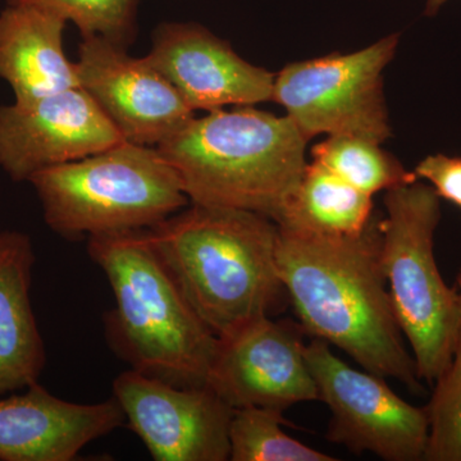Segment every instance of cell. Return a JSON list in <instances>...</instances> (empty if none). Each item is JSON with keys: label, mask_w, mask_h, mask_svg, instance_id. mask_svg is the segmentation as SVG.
Wrapping results in <instances>:
<instances>
[{"label": "cell", "mask_w": 461, "mask_h": 461, "mask_svg": "<svg viewBox=\"0 0 461 461\" xmlns=\"http://www.w3.org/2000/svg\"><path fill=\"white\" fill-rule=\"evenodd\" d=\"M379 244L375 222L355 236L278 226V275L306 333L341 348L364 371L421 393L382 271Z\"/></svg>", "instance_id": "obj_1"}, {"label": "cell", "mask_w": 461, "mask_h": 461, "mask_svg": "<svg viewBox=\"0 0 461 461\" xmlns=\"http://www.w3.org/2000/svg\"><path fill=\"white\" fill-rule=\"evenodd\" d=\"M147 232L189 304L218 338L286 305L276 262L278 226L271 218L193 204Z\"/></svg>", "instance_id": "obj_2"}, {"label": "cell", "mask_w": 461, "mask_h": 461, "mask_svg": "<svg viewBox=\"0 0 461 461\" xmlns=\"http://www.w3.org/2000/svg\"><path fill=\"white\" fill-rule=\"evenodd\" d=\"M87 253L113 291L114 308L104 314L112 351L172 386H208L218 336L189 304L147 230L91 236Z\"/></svg>", "instance_id": "obj_3"}, {"label": "cell", "mask_w": 461, "mask_h": 461, "mask_svg": "<svg viewBox=\"0 0 461 461\" xmlns=\"http://www.w3.org/2000/svg\"><path fill=\"white\" fill-rule=\"evenodd\" d=\"M308 141L288 115L238 107L194 117L157 149L193 204L276 221L308 165Z\"/></svg>", "instance_id": "obj_4"}, {"label": "cell", "mask_w": 461, "mask_h": 461, "mask_svg": "<svg viewBox=\"0 0 461 461\" xmlns=\"http://www.w3.org/2000/svg\"><path fill=\"white\" fill-rule=\"evenodd\" d=\"M45 223L67 240L148 230L189 205L177 172L156 147L123 141L29 180Z\"/></svg>", "instance_id": "obj_5"}, {"label": "cell", "mask_w": 461, "mask_h": 461, "mask_svg": "<svg viewBox=\"0 0 461 461\" xmlns=\"http://www.w3.org/2000/svg\"><path fill=\"white\" fill-rule=\"evenodd\" d=\"M441 198L414 181L387 190L386 217L378 223L379 257L403 338L418 375L433 384L454 362L459 299L447 286L435 257Z\"/></svg>", "instance_id": "obj_6"}, {"label": "cell", "mask_w": 461, "mask_h": 461, "mask_svg": "<svg viewBox=\"0 0 461 461\" xmlns=\"http://www.w3.org/2000/svg\"><path fill=\"white\" fill-rule=\"evenodd\" d=\"M399 39L393 33L354 53L291 63L276 75L272 100L308 140L327 133L382 144L391 136L384 71Z\"/></svg>", "instance_id": "obj_7"}, {"label": "cell", "mask_w": 461, "mask_h": 461, "mask_svg": "<svg viewBox=\"0 0 461 461\" xmlns=\"http://www.w3.org/2000/svg\"><path fill=\"white\" fill-rule=\"evenodd\" d=\"M305 357L321 402L330 411L327 439L355 455L386 461H423L429 442L427 408L411 405L381 375L357 371L314 339Z\"/></svg>", "instance_id": "obj_8"}, {"label": "cell", "mask_w": 461, "mask_h": 461, "mask_svg": "<svg viewBox=\"0 0 461 461\" xmlns=\"http://www.w3.org/2000/svg\"><path fill=\"white\" fill-rule=\"evenodd\" d=\"M305 330L290 321L263 317L218 338L208 386L230 408L285 412L320 400L305 357Z\"/></svg>", "instance_id": "obj_9"}, {"label": "cell", "mask_w": 461, "mask_h": 461, "mask_svg": "<svg viewBox=\"0 0 461 461\" xmlns=\"http://www.w3.org/2000/svg\"><path fill=\"white\" fill-rule=\"evenodd\" d=\"M112 388L126 426L154 460H230L233 409L211 387H176L130 369Z\"/></svg>", "instance_id": "obj_10"}, {"label": "cell", "mask_w": 461, "mask_h": 461, "mask_svg": "<svg viewBox=\"0 0 461 461\" xmlns=\"http://www.w3.org/2000/svg\"><path fill=\"white\" fill-rule=\"evenodd\" d=\"M81 89L132 144L158 147L184 129L195 112L147 57H131L126 45L83 38L75 62Z\"/></svg>", "instance_id": "obj_11"}, {"label": "cell", "mask_w": 461, "mask_h": 461, "mask_svg": "<svg viewBox=\"0 0 461 461\" xmlns=\"http://www.w3.org/2000/svg\"><path fill=\"white\" fill-rule=\"evenodd\" d=\"M122 135L81 87L29 104L0 105V168L11 180L84 159L123 142Z\"/></svg>", "instance_id": "obj_12"}, {"label": "cell", "mask_w": 461, "mask_h": 461, "mask_svg": "<svg viewBox=\"0 0 461 461\" xmlns=\"http://www.w3.org/2000/svg\"><path fill=\"white\" fill-rule=\"evenodd\" d=\"M147 59L194 112L253 107L273 98L276 75L242 59L198 23H162Z\"/></svg>", "instance_id": "obj_13"}, {"label": "cell", "mask_w": 461, "mask_h": 461, "mask_svg": "<svg viewBox=\"0 0 461 461\" xmlns=\"http://www.w3.org/2000/svg\"><path fill=\"white\" fill-rule=\"evenodd\" d=\"M126 426L114 396L69 402L41 384L0 396V461H72L85 446Z\"/></svg>", "instance_id": "obj_14"}, {"label": "cell", "mask_w": 461, "mask_h": 461, "mask_svg": "<svg viewBox=\"0 0 461 461\" xmlns=\"http://www.w3.org/2000/svg\"><path fill=\"white\" fill-rule=\"evenodd\" d=\"M66 23L30 5H8L0 12V78L17 104L80 87L76 65L63 48Z\"/></svg>", "instance_id": "obj_15"}, {"label": "cell", "mask_w": 461, "mask_h": 461, "mask_svg": "<svg viewBox=\"0 0 461 461\" xmlns=\"http://www.w3.org/2000/svg\"><path fill=\"white\" fill-rule=\"evenodd\" d=\"M32 239L21 230H0V396L38 384L47 363L33 314Z\"/></svg>", "instance_id": "obj_16"}, {"label": "cell", "mask_w": 461, "mask_h": 461, "mask_svg": "<svg viewBox=\"0 0 461 461\" xmlns=\"http://www.w3.org/2000/svg\"><path fill=\"white\" fill-rule=\"evenodd\" d=\"M372 211L371 195L313 160L275 222L318 235L355 236L372 222Z\"/></svg>", "instance_id": "obj_17"}, {"label": "cell", "mask_w": 461, "mask_h": 461, "mask_svg": "<svg viewBox=\"0 0 461 461\" xmlns=\"http://www.w3.org/2000/svg\"><path fill=\"white\" fill-rule=\"evenodd\" d=\"M312 156L314 162L371 196L418 180L381 144L355 136H329L312 149Z\"/></svg>", "instance_id": "obj_18"}, {"label": "cell", "mask_w": 461, "mask_h": 461, "mask_svg": "<svg viewBox=\"0 0 461 461\" xmlns=\"http://www.w3.org/2000/svg\"><path fill=\"white\" fill-rule=\"evenodd\" d=\"M284 412L269 409H233L229 427L230 460L232 461H336L314 450L282 429Z\"/></svg>", "instance_id": "obj_19"}, {"label": "cell", "mask_w": 461, "mask_h": 461, "mask_svg": "<svg viewBox=\"0 0 461 461\" xmlns=\"http://www.w3.org/2000/svg\"><path fill=\"white\" fill-rule=\"evenodd\" d=\"M12 5H30L71 21L83 38L102 36L129 45L135 35L138 0H8Z\"/></svg>", "instance_id": "obj_20"}, {"label": "cell", "mask_w": 461, "mask_h": 461, "mask_svg": "<svg viewBox=\"0 0 461 461\" xmlns=\"http://www.w3.org/2000/svg\"><path fill=\"white\" fill-rule=\"evenodd\" d=\"M432 386L423 461H461V363L454 360Z\"/></svg>", "instance_id": "obj_21"}, {"label": "cell", "mask_w": 461, "mask_h": 461, "mask_svg": "<svg viewBox=\"0 0 461 461\" xmlns=\"http://www.w3.org/2000/svg\"><path fill=\"white\" fill-rule=\"evenodd\" d=\"M414 173L429 181L439 198L461 209V157L429 156L415 167Z\"/></svg>", "instance_id": "obj_22"}, {"label": "cell", "mask_w": 461, "mask_h": 461, "mask_svg": "<svg viewBox=\"0 0 461 461\" xmlns=\"http://www.w3.org/2000/svg\"><path fill=\"white\" fill-rule=\"evenodd\" d=\"M457 299H459V317H457L456 339H455V362L461 363V269L456 277Z\"/></svg>", "instance_id": "obj_23"}, {"label": "cell", "mask_w": 461, "mask_h": 461, "mask_svg": "<svg viewBox=\"0 0 461 461\" xmlns=\"http://www.w3.org/2000/svg\"><path fill=\"white\" fill-rule=\"evenodd\" d=\"M446 2H447V0H427L424 14L429 17L436 16V14H438L439 9L444 7Z\"/></svg>", "instance_id": "obj_24"}]
</instances>
